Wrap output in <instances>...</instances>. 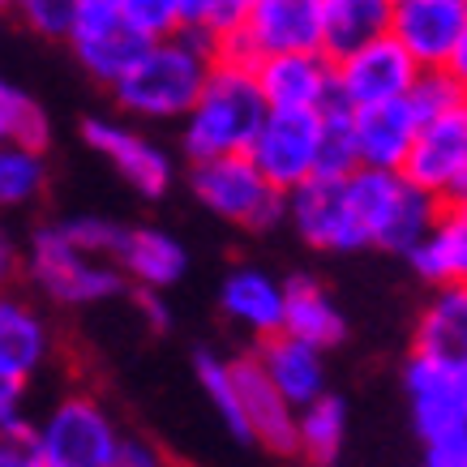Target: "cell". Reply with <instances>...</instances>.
I'll return each mask as SVG.
<instances>
[{
  "mask_svg": "<svg viewBox=\"0 0 467 467\" xmlns=\"http://www.w3.org/2000/svg\"><path fill=\"white\" fill-rule=\"evenodd\" d=\"M214 60V43L193 35V30H176L163 39H150L133 57L120 78L112 82L116 108L133 120H181L189 112V103L198 99L206 69Z\"/></svg>",
  "mask_w": 467,
  "mask_h": 467,
  "instance_id": "cell-1",
  "label": "cell"
},
{
  "mask_svg": "<svg viewBox=\"0 0 467 467\" xmlns=\"http://www.w3.org/2000/svg\"><path fill=\"white\" fill-rule=\"evenodd\" d=\"M403 390L425 467H467V352H411Z\"/></svg>",
  "mask_w": 467,
  "mask_h": 467,
  "instance_id": "cell-2",
  "label": "cell"
},
{
  "mask_svg": "<svg viewBox=\"0 0 467 467\" xmlns=\"http://www.w3.org/2000/svg\"><path fill=\"white\" fill-rule=\"evenodd\" d=\"M266 116V99L254 82V65L211 60L198 99L181 116V150L189 163L214 155H236L249 146L257 120Z\"/></svg>",
  "mask_w": 467,
  "mask_h": 467,
  "instance_id": "cell-3",
  "label": "cell"
},
{
  "mask_svg": "<svg viewBox=\"0 0 467 467\" xmlns=\"http://www.w3.org/2000/svg\"><path fill=\"white\" fill-rule=\"evenodd\" d=\"M343 189H348L356 227L365 236V249H382V254H408L416 236L441 211V202L416 189L403 171L352 168L343 176Z\"/></svg>",
  "mask_w": 467,
  "mask_h": 467,
  "instance_id": "cell-4",
  "label": "cell"
},
{
  "mask_svg": "<svg viewBox=\"0 0 467 467\" xmlns=\"http://www.w3.org/2000/svg\"><path fill=\"white\" fill-rule=\"evenodd\" d=\"M22 275H26L35 292L47 296L52 305L65 309H82V305H103L129 292V279L120 275L116 262L108 257H90L60 232V223H39L30 232L26 249H22Z\"/></svg>",
  "mask_w": 467,
  "mask_h": 467,
  "instance_id": "cell-5",
  "label": "cell"
},
{
  "mask_svg": "<svg viewBox=\"0 0 467 467\" xmlns=\"http://www.w3.org/2000/svg\"><path fill=\"white\" fill-rule=\"evenodd\" d=\"M189 189L211 214L244 232H275L287 214V193L275 189L244 150L189 163Z\"/></svg>",
  "mask_w": 467,
  "mask_h": 467,
  "instance_id": "cell-6",
  "label": "cell"
},
{
  "mask_svg": "<svg viewBox=\"0 0 467 467\" xmlns=\"http://www.w3.org/2000/svg\"><path fill=\"white\" fill-rule=\"evenodd\" d=\"M120 441V425L103 399L90 390H73L57 399L35 425L39 467H108Z\"/></svg>",
  "mask_w": 467,
  "mask_h": 467,
  "instance_id": "cell-7",
  "label": "cell"
},
{
  "mask_svg": "<svg viewBox=\"0 0 467 467\" xmlns=\"http://www.w3.org/2000/svg\"><path fill=\"white\" fill-rule=\"evenodd\" d=\"M309 47H322V0H249L244 22L214 43V57L254 65L257 57Z\"/></svg>",
  "mask_w": 467,
  "mask_h": 467,
  "instance_id": "cell-8",
  "label": "cell"
},
{
  "mask_svg": "<svg viewBox=\"0 0 467 467\" xmlns=\"http://www.w3.org/2000/svg\"><path fill=\"white\" fill-rule=\"evenodd\" d=\"M390 35L420 69L467 78V0H399Z\"/></svg>",
  "mask_w": 467,
  "mask_h": 467,
  "instance_id": "cell-9",
  "label": "cell"
},
{
  "mask_svg": "<svg viewBox=\"0 0 467 467\" xmlns=\"http://www.w3.org/2000/svg\"><path fill=\"white\" fill-rule=\"evenodd\" d=\"M399 171L441 206H459L467 198V108L420 120Z\"/></svg>",
  "mask_w": 467,
  "mask_h": 467,
  "instance_id": "cell-10",
  "label": "cell"
},
{
  "mask_svg": "<svg viewBox=\"0 0 467 467\" xmlns=\"http://www.w3.org/2000/svg\"><path fill=\"white\" fill-rule=\"evenodd\" d=\"M317 129H322V112H309V108H266V116L257 120L254 138L244 146V155L254 159V168L275 189L287 193L300 181H309L313 168H317Z\"/></svg>",
  "mask_w": 467,
  "mask_h": 467,
  "instance_id": "cell-11",
  "label": "cell"
},
{
  "mask_svg": "<svg viewBox=\"0 0 467 467\" xmlns=\"http://www.w3.org/2000/svg\"><path fill=\"white\" fill-rule=\"evenodd\" d=\"M65 43L95 82L112 86L150 39H142L129 26V17L120 14V0H78Z\"/></svg>",
  "mask_w": 467,
  "mask_h": 467,
  "instance_id": "cell-12",
  "label": "cell"
},
{
  "mask_svg": "<svg viewBox=\"0 0 467 467\" xmlns=\"http://www.w3.org/2000/svg\"><path fill=\"white\" fill-rule=\"evenodd\" d=\"M82 142L99 159H108L129 189L159 202L176 181V163L159 142H150L138 125H125L116 116H90L82 125Z\"/></svg>",
  "mask_w": 467,
  "mask_h": 467,
  "instance_id": "cell-13",
  "label": "cell"
},
{
  "mask_svg": "<svg viewBox=\"0 0 467 467\" xmlns=\"http://www.w3.org/2000/svg\"><path fill=\"white\" fill-rule=\"evenodd\" d=\"M284 223H292L300 241L309 249H322V254H356V249H365V236L356 227L352 206H348L343 176H309L296 189H287Z\"/></svg>",
  "mask_w": 467,
  "mask_h": 467,
  "instance_id": "cell-14",
  "label": "cell"
},
{
  "mask_svg": "<svg viewBox=\"0 0 467 467\" xmlns=\"http://www.w3.org/2000/svg\"><path fill=\"white\" fill-rule=\"evenodd\" d=\"M416 73H420V65L399 47L395 35H382V39L335 60V103L365 108V103L403 99L408 86L416 82Z\"/></svg>",
  "mask_w": 467,
  "mask_h": 467,
  "instance_id": "cell-15",
  "label": "cell"
},
{
  "mask_svg": "<svg viewBox=\"0 0 467 467\" xmlns=\"http://www.w3.org/2000/svg\"><path fill=\"white\" fill-rule=\"evenodd\" d=\"M254 82L266 108H309L322 112L335 103V60L322 47L309 52H275L254 60Z\"/></svg>",
  "mask_w": 467,
  "mask_h": 467,
  "instance_id": "cell-16",
  "label": "cell"
},
{
  "mask_svg": "<svg viewBox=\"0 0 467 467\" xmlns=\"http://www.w3.org/2000/svg\"><path fill=\"white\" fill-rule=\"evenodd\" d=\"M232 378H236L249 441H257L262 451L279 454V459H296V408L270 386V378L257 365V356H236L232 360Z\"/></svg>",
  "mask_w": 467,
  "mask_h": 467,
  "instance_id": "cell-17",
  "label": "cell"
},
{
  "mask_svg": "<svg viewBox=\"0 0 467 467\" xmlns=\"http://www.w3.org/2000/svg\"><path fill=\"white\" fill-rule=\"evenodd\" d=\"M52 352H57V335L47 317L26 296H17L14 287H0V373L26 386L47 368Z\"/></svg>",
  "mask_w": 467,
  "mask_h": 467,
  "instance_id": "cell-18",
  "label": "cell"
},
{
  "mask_svg": "<svg viewBox=\"0 0 467 467\" xmlns=\"http://www.w3.org/2000/svg\"><path fill=\"white\" fill-rule=\"evenodd\" d=\"M348 112H352V138H356L360 168L399 171L411 138H416V125H420L416 112H411V103L382 99V103H365V108H348Z\"/></svg>",
  "mask_w": 467,
  "mask_h": 467,
  "instance_id": "cell-19",
  "label": "cell"
},
{
  "mask_svg": "<svg viewBox=\"0 0 467 467\" xmlns=\"http://www.w3.org/2000/svg\"><path fill=\"white\" fill-rule=\"evenodd\" d=\"M257 365L270 378V386L292 403V408H305L317 395H326V356L309 343L292 339L284 330H275L266 339H257Z\"/></svg>",
  "mask_w": 467,
  "mask_h": 467,
  "instance_id": "cell-20",
  "label": "cell"
},
{
  "mask_svg": "<svg viewBox=\"0 0 467 467\" xmlns=\"http://www.w3.org/2000/svg\"><path fill=\"white\" fill-rule=\"evenodd\" d=\"M411 270L420 275V284L429 287H451L467 279V211L459 206H441L433 214V223L416 236L408 254Z\"/></svg>",
  "mask_w": 467,
  "mask_h": 467,
  "instance_id": "cell-21",
  "label": "cell"
},
{
  "mask_svg": "<svg viewBox=\"0 0 467 467\" xmlns=\"http://www.w3.org/2000/svg\"><path fill=\"white\" fill-rule=\"evenodd\" d=\"M279 330L317 348V352H330V348H339L348 339V317L313 275H292L284 284V322H279Z\"/></svg>",
  "mask_w": 467,
  "mask_h": 467,
  "instance_id": "cell-22",
  "label": "cell"
},
{
  "mask_svg": "<svg viewBox=\"0 0 467 467\" xmlns=\"http://www.w3.org/2000/svg\"><path fill=\"white\" fill-rule=\"evenodd\" d=\"M112 262L120 266L129 287H155V292H168L171 284H181L184 270H189L184 244L163 227H125Z\"/></svg>",
  "mask_w": 467,
  "mask_h": 467,
  "instance_id": "cell-23",
  "label": "cell"
},
{
  "mask_svg": "<svg viewBox=\"0 0 467 467\" xmlns=\"http://www.w3.org/2000/svg\"><path fill=\"white\" fill-rule=\"evenodd\" d=\"M219 309L254 339H266L284 322V284L262 266H232L219 284Z\"/></svg>",
  "mask_w": 467,
  "mask_h": 467,
  "instance_id": "cell-24",
  "label": "cell"
},
{
  "mask_svg": "<svg viewBox=\"0 0 467 467\" xmlns=\"http://www.w3.org/2000/svg\"><path fill=\"white\" fill-rule=\"evenodd\" d=\"M390 14L395 0H322V52L339 60L390 35Z\"/></svg>",
  "mask_w": 467,
  "mask_h": 467,
  "instance_id": "cell-25",
  "label": "cell"
},
{
  "mask_svg": "<svg viewBox=\"0 0 467 467\" xmlns=\"http://www.w3.org/2000/svg\"><path fill=\"white\" fill-rule=\"evenodd\" d=\"M348 438V403L339 395H317L296 408V459L305 463H335Z\"/></svg>",
  "mask_w": 467,
  "mask_h": 467,
  "instance_id": "cell-26",
  "label": "cell"
},
{
  "mask_svg": "<svg viewBox=\"0 0 467 467\" xmlns=\"http://www.w3.org/2000/svg\"><path fill=\"white\" fill-rule=\"evenodd\" d=\"M43 198H47V150L5 138L0 142V214L30 211Z\"/></svg>",
  "mask_w": 467,
  "mask_h": 467,
  "instance_id": "cell-27",
  "label": "cell"
},
{
  "mask_svg": "<svg viewBox=\"0 0 467 467\" xmlns=\"http://www.w3.org/2000/svg\"><path fill=\"white\" fill-rule=\"evenodd\" d=\"M411 352H467V287L451 284L438 287V296L429 300V309L416 317Z\"/></svg>",
  "mask_w": 467,
  "mask_h": 467,
  "instance_id": "cell-28",
  "label": "cell"
},
{
  "mask_svg": "<svg viewBox=\"0 0 467 467\" xmlns=\"http://www.w3.org/2000/svg\"><path fill=\"white\" fill-rule=\"evenodd\" d=\"M193 373H198L202 390L211 399V408L219 411V420L232 429V438L249 441L244 433V416H241V395H236V378H232V360L219 352H198L193 356Z\"/></svg>",
  "mask_w": 467,
  "mask_h": 467,
  "instance_id": "cell-29",
  "label": "cell"
},
{
  "mask_svg": "<svg viewBox=\"0 0 467 467\" xmlns=\"http://www.w3.org/2000/svg\"><path fill=\"white\" fill-rule=\"evenodd\" d=\"M352 168H360L352 138V112L343 103H326L322 129H317V168H313V176H348Z\"/></svg>",
  "mask_w": 467,
  "mask_h": 467,
  "instance_id": "cell-30",
  "label": "cell"
},
{
  "mask_svg": "<svg viewBox=\"0 0 467 467\" xmlns=\"http://www.w3.org/2000/svg\"><path fill=\"white\" fill-rule=\"evenodd\" d=\"M403 99L411 103L416 120H433V116H441V112L467 108V78H459V73H451V69H420Z\"/></svg>",
  "mask_w": 467,
  "mask_h": 467,
  "instance_id": "cell-31",
  "label": "cell"
},
{
  "mask_svg": "<svg viewBox=\"0 0 467 467\" xmlns=\"http://www.w3.org/2000/svg\"><path fill=\"white\" fill-rule=\"evenodd\" d=\"M244 9L249 0H181V30L219 43L244 22Z\"/></svg>",
  "mask_w": 467,
  "mask_h": 467,
  "instance_id": "cell-32",
  "label": "cell"
},
{
  "mask_svg": "<svg viewBox=\"0 0 467 467\" xmlns=\"http://www.w3.org/2000/svg\"><path fill=\"white\" fill-rule=\"evenodd\" d=\"M60 232H65L82 254L108 257V262L116 257L120 236H125V227L116 223V219H103V214H73V219H60Z\"/></svg>",
  "mask_w": 467,
  "mask_h": 467,
  "instance_id": "cell-33",
  "label": "cell"
},
{
  "mask_svg": "<svg viewBox=\"0 0 467 467\" xmlns=\"http://www.w3.org/2000/svg\"><path fill=\"white\" fill-rule=\"evenodd\" d=\"M0 467H39L35 420L22 416V403L17 408H0Z\"/></svg>",
  "mask_w": 467,
  "mask_h": 467,
  "instance_id": "cell-34",
  "label": "cell"
},
{
  "mask_svg": "<svg viewBox=\"0 0 467 467\" xmlns=\"http://www.w3.org/2000/svg\"><path fill=\"white\" fill-rule=\"evenodd\" d=\"M120 14L142 39H163L181 30V0H120Z\"/></svg>",
  "mask_w": 467,
  "mask_h": 467,
  "instance_id": "cell-35",
  "label": "cell"
},
{
  "mask_svg": "<svg viewBox=\"0 0 467 467\" xmlns=\"http://www.w3.org/2000/svg\"><path fill=\"white\" fill-rule=\"evenodd\" d=\"M73 9H78V0H17L14 5V14L43 39H65Z\"/></svg>",
  "mask_w": 467,
  "mask_h": 467,
  "instance_id": "cell-36",
  "label": "cell"
},
{
  "mask_svg": "<svg viewBox=\"0 0 467 467\" xmlns=\"http://www.w3.org/2000/svg\"><path fill=\"white\" fill-rule=\"evenodd\" d=\"M108 467H171L163 446H155L150 438H138V433H120L112 451V463Z\"/></svg>",
  "mask_w": 467,
  "mask_h": 467,
  "instance_id": "cell-37",
  "label": "cell"
},
{
  "mask_svg": "<svg viewBox=\"0 0 467 467\" xmlns=\"http://www.w3.org/2000/svg\"><path fill=\"white\" fill-rule=\"evenodd\" d=\"M138 309H142L146 326H150L155 335L171 330V313H168V300H163V292H155V287H138Z\"/></svg>",
  "mask_w": 467,
  "mask_h": 467,
  "instance_id": "cell-38",
  "label": "cell"
},
{
  "mask_svg": "<svg viewBox=\"0 0 467 467\" xmlns=\"http://www.w3.org/2000/svg\"><path fill=\"white\" fill-rule=\"evenodd\" d=\"M17 270H22V249H17V241L9 236V227L0 223V287H14Z\"/></svg>",
  "mask_w": 467,
  "mask_h": 467,
  "instance_id": "cell-39",
  "label": "cell"
},
{
  "mask_svg": "<svg viewBox=\"0 0 467 467\" xmlns=\"http://www.w3.org/2000/svg\"><path fill=\"white\" fill-rule=\"evenodd\" d=\"M22 390H26V386L17 382V378H5V373H0V408H17V403H22Z\"/></svg>",
  "mask_w": 467,
  "mask_h": 467,
  "instance_id": "cell-40",
  "label": "cell"
},
{
  "mask_svg": "<svg viewBox=\"0 0 467 467\" xmlns=\"http://www.w3.org/2000/svg\"><path fill=\"white\" fill-rule=\"evenodd\" d=\"M14 5L17 0H0V14H14Z\"/></svg>",
  "mask_w": 467,
  "mask_h": 467,
  "instance_id": "cell-41",
  "label": "cell"
},
{
  "mask_svg": "<svg viewBox=\"0 0 467 467\" xmlns=\"http://www.w3.org/2000/svg\"><path fill=\"white\" fill-rule=\"evenodd\" d=\"M313 467H339V459H335V463H313Z\"/></svg>",
  "mask_w": 467,
  "mask_h": 467,
  "instance_id": "cell-42",
  "label": "cell"
},
{
  "mask_svg": "<svg viewBox=\"0 0 467 467\" xmlns=\"http://www.w3.org/2000/svg\"><path fill=\"white\" fill-rule=\"evenodd\" d=\"M395 5H399V0H395Z\"/></svg>",
  "mask_w": 467,
  "mask_h": 467,
  "instance_id": "cell-43",
  "label": "cell"
}]
</instances>
